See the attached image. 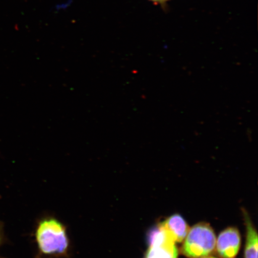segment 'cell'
<instances>
[{"label": "cell", "instance_id": "ba28073f", "mask_svg": "<svg viewBox=\"0 0 258 258\" xmlns=\"http://www.w3.org/2000/svg\"><path fill=\"white\" fill-rule=\"evenodd\" d=\"M150 1L156 3H164L168 1V0H150Z\"/></svg>", "mask_w": 258, "mask_h": 258}, {"label": "cell", "instance_id": "6da1fadb", "mask_svg": "<svg viewBox=\"0 0 258 258\" xmlns=\"http://www.w3.org/2000/svg\"><path fill=\"white\" fill-rule=\"evenodd\" d=\"M34 239L37 258H68L71 249L67 228L59 219L45 217L35 225Z\"/></svg>", "mask_w": 258, "mask_h": 258}, {"label": "cell", "instance_id": "5b68a950", "mask_svg": "<svg viewBox=\"0 0 258 258\" xmlns=\"http://www.w3.org/2000/svg\"><path fill=\"white\" fill-rule=\"evenodd\" d=\"M166 230L175 242H182L188 234L189 228L188 224L181 216L175 214L159 224Z\"/></svg>", "mask_w": 258, "mask_h": 258}, {"label": "cell", "instance_id": "9c48e42d", "mask_svg": "<svg viewBox=\"0 0 258 258\" xmlns=\"http://www.w3.org/2000/svg\"><path fill=\"white\" fill-rule=\"evenodd\" d=\"M201 258H216V257H208V256H206V257H201Z\"/></svg>", "mask_w": 258, "mask_h": 258}, {"label": "cell", "instance_id": "8992f818", "mask_svg": "<svg viewBox=\"0 0 258 258\" xmlns=\"http://www.w3.org/2000/svg\"><path fill=\"white\" fill-rule=\"evenodd\" d=\"M246 225V241L245 246V258H257V234L249 217L245 215Z\"/></svg>", "mask_w": 258, "mask_h": 258}, {"label": "cell", "instance_id": "52a82bcc", "mask_svg": "<svg viewBox=\"0 0 258 258\" xmlns=\"http://www.w3.org/2000/svg\"><path fill=\"white\" fill-rule=\"evenodd\" d=\"M5 239L4 228H3V225L0 222V245L3 243Z\"/></svg>", "mask_w": 258, "mask_h": 258}, {"label": "cell", "instance_id": "7a4b0ae2", "mask_svg": "<svg viewBox=\"0 0 258 258\" xmlns=\"http://www.w3.org/2000/svg\"><path fill=\"white\" fill-rule=\"evenodd\" d=\"M181 247V252L189 258L209 256L215 249L216 235L211 225L201 222L189 230Z\"/></svg>", "mask_w": 258, "mask_h": 258}, {"label": "cell", "instance_id": "277c9868", "mask_svg": "<svg viewBox=\"0 0 258 258\" xmlns=\"http://www.w3.org/2000/svg\"><path fill=\"white\" fill-rule=\"evenodd\" d=\"M241 236L236 228L229 227L221 232L216 241V250L221 258H234L240 250Z\"/></svg>", "mask_w": 258, "mask_h": 258}, {"label": "cell", "instance_id": "3957f363", "mask_svg": "<svg viewBox=\"0 0 258 258\" xmlns=\"http://www.w3.org/2000/svg\"><path fill=\"white\" fill-rule=\"evenodd\" d=\"M149 247L145 258H177L178 250L170 235L158 225L148 234Z\"/></svg>", "mask_w": 258, "mask_h": 258}]
</instances>
